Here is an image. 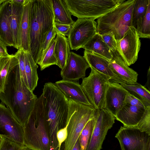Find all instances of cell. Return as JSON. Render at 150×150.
Segmentation results:
<instances>
[{
    "label": "cell",
    "instance_id": "f1b7e54d",
    "mask_svg": "<svg viewBox=\"0 0 150 150\" xmlns=\"http://www.w3.org/2000/svg\"><path fill=\"white\" fill-rule=\"evenodd\" d=\"M56 42V36L52 40L48 47L37 62V64L40 66L41 70L52 65H57V60L54 53Z\"/></svg>",
    "mask_w": 150,
    "mask_h": 150
},
{
    "label": "cell",
    "instance_id": "e575fe53",
    "mask_svg": "<svg viewBox=\"0 0 150 150\" xmlns=\"http://www.w3.org/2000/svg\"><path fill=\"white\" fill-rule=\"evenodd\" d=\"M24 51L19 49L14 54L18 60L21 76L24 83L28 87L27 82L25 70Z\"/></svg>",
    "mask_w": 150,
    "mask_h": 150
},
{
    "label": "cell",
    "instance_id": "f546056e",
    "mask_svg": "<svg viewBox=\"0 0 150 150\" xmlns=\"http://www.w3.org/2000/svg\"><path fill=\"white\" fill-rule=\"evenodd\" d=\"M136 29L139 38H150V2L149 3L145 16L137 21Z\"/></svg>",
    "mask_w": 150,
    "mask_h": 150
},
{
    "label": "cell",
    "instance_id": "bcb514c9",
    "mask_svg": "<svg viewBox=\"0 0 150 150\" xmlns=\"http://www.w3.org/2000/svg\"><path fill=\"white\" fill-rule=\"evenodd\" d=\"M2 139V137L0 135V145Z\"/></svg>",
    "mask_w": 150,
    "mask_h": 150
},
{
    "label": "cell",
    "instance_id": "7c38bea8",
    "mask_svg": "<svg viewBox=\"0 0 150 150\" xmlns=\"http://www.w3.org/2000/svg\"><path fill=\"white\" fill-rule=\"evenodd\" d=\"M4 104L0 103V135L24 145L23 126Z\"/></svg>",
    "mask_w": 150,
    "mask_h": 150
},
{
    "label": "cell",
    "instance_id": "7bdbcfd3",
    "mask_svg": "<svg viewBox=\"0 0 150 150\" xmlns=\"http://www.w3.org/2000/svg\"><path fill=\"white\" fill-rule=\"evenodd\" d=\"M72 150H81L80 142V137L78 138Z\"/></svg>",
    "mask_w": 150,
    "mask_h": 150
},
{
    "label": "cell",
    "instance_id": "8fae6325",
    "mask_svg": "<svg viewBox=\"0 0 150 150\" xmlns=\"http://www.w3.org/2000/svg\"><path fill=\"white\" fill-rule=\"evenodd\" d=\"M96 113L95 124L85 150H100L108 130L115 123V117L105 109L96 110Z\"/></svg>",
    "mask_w": 150,
    "mask_h": 150
},
{
    "label": "cell",
    "instance_id": "d6a6232c",
    "mask_svg": "<svg viewBox=\"0 0 150 150\" xmlns=\"http://www.w3.org/2000/svg\"><path fill=\"white\" fill-rule=\"evenodd\" d=\"M0 150H29L24 145L18 143L8 138L2 137Z\"/></svg>",
    "mask_w": 150,
    "mask_h": 150
},
{
    "label": "cell",
    "instance_id": "6da1fadb",
    "mask_svg": "<svg viewBox=\"0 0 150 150\" xmlns=\"http://www.w3.org/2000/svg\"><path fill=\"white\" fill-rule=\"evenodd\" d=\"M38 99L21 75L18 64L10 73L0 100L23 126L26 123Z\"/></svg>",
    "mask_w": 150,
    "mask_h": 150
},
{
    "label": "cell",
    "instance_id": "3957f363",
    "mask_svg": "<svg viewBox=\"0 0 150 150\" xmlns=\"http://www.w3.org/2000/svg\"><path fill=\"white\" fill-rule=\"evenodd\" d=\"M54 22L52 0H30L29 52L37 64L42 45Z\"/></svg>",
    "mask_w": 150,
    "mask_h": 150
},
{
    "label": "cell",
    "instance_id": "83f0119b",
    "mask_svg": "<svg viewBox=\"0 0 150 150\" xmlns=\"http://www.w3.org/2000/svg\"><path fill=\"white\" fill-rule=\"evenodd\" d=\"M131 95L139 100L146 107L150 106V92L140 83L122 85Z\"/></svg>",
    "mask_w": 150,
    "mask_h": 150
},
{
    "label": "cell",
    "instance_id": "e0dca14e",
    "mask_svg": "<svg viewBox=\"0 0 150 150\" xmlns=\"http://www.w3.org/2000/svg\"><path fill=\"white\" fill-rule=\"evenodd\" d=\"M83 56L91 68L107 77L110 83H116L121 85L125 84L109 67V60L86 50L84 51Z\"/></svg>",
    "mask_w": 150,
    "mask_h": 150
},
{
    "label": "cell",
    "instance_id": "ee69618b",
    "mask_svg": "<svg viewBox=\"0 0 150 150\" xmlns=\"http://www.w3.org/2000/svg\"><path fill=\"white\" fill-rule=\"evenodd\" d=\"M28 0H13V1L18 4L24 5L27 1Z\"/></svg>",
    "mask_w": 150,
    "mask_h": 150
},
{
    "label": "cell",
    "instance_id": "b9f144b4",
    "mask_svg": "<svg viewBox=\"0 0 150 150\" xmlns=\"http://www.w3.org/2000/svg\"><path fill=\"white\" fill-rule=\"evenodd\" d=\"M147 81L144 86L146 88L150 91V67H149L147 73Z\"/></svg>",
    "mask_w": 150,
    "mask_h": 150
},
{
    "label": "cell",
    "instance_id": "2e32d148",
    "mask_svg": "<svg viewBox=\"0 0 150 150\" xmlns=\"http://www.w3.org/2000/svg\"><path fill=\"white\" fill-rule=\"evenodd\" d=\"M111 51L112 58L109 61L108 64L110 69L125 84L137 83V73L126 64L117 50Z\"/></svg>",
    "mask_w": 150,
    "mask_h": 150
},
{
    "label": "cell",
    "instance_id": "d6986e66",
    "mask_svg": "<svg viewBox=\"0 0 150 150\" xmlns=\"http://www.w3.org/2000/svg\"><path fill=\"white\" fill-rule=\"evenodd\" d=\"M11 0H7L0 5V40L7 46H14L10 25Z\"/></svg>",
    "mask_w": 150,
    "mask_h": 150
},
{
    "label": "cell",
    "instance_id": "5b68a950",
    "mask_svg": "<svg viewBox=\"0 0 150 150\" xmlns=\"http://www.w3.org/2000/svg\"><path fill=\"white\" fill-rule=\"evenodd\" d=\"M135 0H125L115 9L97 19V33L112 32L117 42L132 26L133 9Z\"/></svg>",
    "mask_w": 150,
    "mask_h": 150
},
{
    "label": "cell",
    "instance_id": "8d00e7d4",
    "mask_svg": "<svg viewBox=\"0 0 150 150\" xmlns=\"http://www.w3.org/2000/svg\"><path fill=\"white\" fill-rule=\"evenodd\" d=\"M57 33V32L53 26L47 35L45 41L42 45L39 53L38 62L48 47L52 40L56 36Z\"/></svg>",
    "mask_w": 150,
    "mask_h": 150
},
{
    "label": "cell",
    "instance_id": "484cf974",
    "mask_svg": "<svg viewBox=\"0 0 150 150\" xmlns=\"http://www.w3.org/2000/svg\"><path fill=\"white\" fill-rule=\"evenodd\" d=\"M24 54L25 73L28 87L33 92L37 86L38 80L37 72L38 66L29 52L24 51Z\"/></svg>",
    "mask_w": 150,
    "mask_h": 150
},
{
    "label": "cell",
    "instance_id": "4dcf8cb0",
    "mask_svg": "<svg viewBox=\"0 0 150 150\" xmlns=\"http://www.w3.org/2000/svg\"><path fill=\"white\" fill-rule=\"evenodd\" d=\"M96 119V110L93 117L86 124L80 134V142L81 150H85L90 140Z\"/></svg>",
    "mask_w": 150,
    "mask_h": 150
},
{
    "label": "cell",
    "instance_id": "9c48e42d",
    "mask_svg": "<svg viewBox=\"0 0 150 150\" xmlns=\"http://www.w3.org/2000/svg\"><path fill=\"white\" fill-rule=\"evenodd\" d=\"M93 18L78 19L72 25L68 36L70 47L77 50L97 33V22Z\"/></svg>",
    "mask_w": 150,
    "mask_h": 150
},
{
    "label": "cell",
    "instance_id": "5bb4252c",
    "mask_svg": "<svg viewBox=\"0 0 150 150\" xmlns=\"http://www.w3.org/2000/svg\"><path fill=\"white\" fill-rule=\"evenodd\" d=\"M89 68L83 56L70 52L66 66L61 70V75L63 80L76 81L85 77L86 70Z\"/></svg>",
    "mask_w": 150,
    "mask_h": 150
},
{
    "label": "cell",
    "instance_id": "4fadbf2b",
    "mask_svg": "<svg viewBox=\"0 0 150 150\" xmlns=\"http://www.w3.org/2000/svg\"><path fill=\"white\" fill-rule=\"evenodd\" d=\"M139 38L136 29L131 26L117 42V50L128 66L134 64L138 59L141 46Z\"/></svg>",
    "mask_w": 150,
    "mask_h": 150
},
{
    "label": "cell",
    "instance_id": "7a4b0ae2",
    "mask_svg": "<svg viewBox=\"0 0 150 150\" xmlns=\"http://www.w3.org/2000/svg\"><path fill=\"white\" fill-rule=\"evenodd\" d=\"M49 129L51 150H58L57 134L67 123L68 100L55 83H45L41 95Z\"/></svg>",
    "mask_w": 150,
    "mask_h": 150
},
{
    "label": "cell",
    "instance_id": "d4e9b609",
    "mask_svg": "<svg viewBox=\"0 0 150 150\" xmlns=\"http://www.w3.org/2000/svg\"><path fill=\"white\" fill-rule=\"evenodd\" d=\"M18 64L15 54L2 55L0 57V93L4 92L10 73Z\"/></svg>",
    "mask_w": 150,
    "mask_h": 150
},
{
    "label": "cell",
    "instance_id": "1f68e13d",
    "mask_svg": "<svg viewBox=\"0 0 150 150\" xmlns=\"http://www.w3.org/2000/svg\"><path fill=\"white\" fill-rule=\"evenodd\" d=\"M150 2V0H135L132 16V26L135 28L138 20L145 15Z\"/></svg>",
    "mask_w": 150,
    "mask_h": 150
},
{
    "label": "cell",
    "instance_id": "ba28073f",
    "mask_svg": "<svg viewBox=\"0 0 150 150\" xmlns=\"http://www.w3.org/2000/svg\"><path fill=\"white\" fill-rule=\"evenodd\" d=\"M109 79L91 68L89 75L82 79L81 87L89 101L96 110L104 108Z\"/></svg>",
    "mask_w": 150,
    "mask_h": 150
},
{
    "label": "cell",
    "instance_id": "f6af8a7d",
    "mask_svg": "<svg viewBox=\"0 0 150 150\" xmlns=\"http://www.w3.org/2000/svg\"><path fill=\"white\" fill-rule=\"evenodd\" d=\"M7 0H0V5L4 2L6 1Z\"/></svg>",
    "mask_w": 150,
    "mask_h": 150
},
{
    "label": "cell",
    "instance_id": "ac0fdd59",
    "mask_svg": "<svg viewBox=\"0 0 150 150\" xmlns=\"http://www.w3.org/2000/svg\"><path fill=\"white\" fill-rule=\"evenodd\" d=\"M55 84L68 100L92 106L78 82L62 79L56 82Z\"/></svg>",
    "mask_w": 150,
    "mask_h": 150
},
{
    "label": "cell",
    "instance_id": "9a60e30c",
    "mask_svg": "<svg viewBox=\"0 0 150 150\" xmlns=\"http://www.w3.org/2000/svg\"><path fill=\"white\" fill-rule=\"evenodd\" d=\"M128 93L120 84L109 82L106 92L104 108L115 117L125 104V98Z\"/></svg>",
    "mask_w": 150,
    "mask_h": 150
},
{
    "label": "cell",
    "instance_id": "52a82bcc",
    "mask_svg": "<svg viewBox=\"0 0 150 150\" xmlns=\"http://www.w3.org/2000/svg\"><path fill=\"white\" fill-rule=\"evenodd\" d=\"M71 15L78 19H98L110 12L125 0H64Z\"/></svg>",
    "mask_w": 150,
    "mask_h": 150
},
{
    "label": "cell",
    "instance_id": "4316f807",
    "mask_svg": "<svg viewBox=\"0 0 150 150\" xmlns=\"http://www.w3.org/2000/svg\"><path fill=\"white\" fill-rule=\"evenodd\" d=\"M52 0L54 22L72 25L74 21L71 18V14L67 8L64 0Z\"/></svg>",
    "mask_w": 150,
    "mask_h": 150
},
{
    "label": "cell",
    "instance_id": "603a6c76",
    "mask_svg": "<svg viewBox=\"0 0 150 150\" xmlns=\"http://www.w3.org/2000/svg\"><path fill=\"white\" fill-rule=\"evenodd\" d=\"M11 0V10L10 17V28L13 40V47L18 50L19 49V30L25 4L22 5L18 4L14 2L13 0Z\"/></svg>",
    "mask_w": 150,
    "mask_h": 150
},
{
    "label": "cell",
    "instance_id": "7dc6e473",
    "mask_svg": "<svg viewBox=\"0 0 150 150\" xmlns=\"http://www.w3.org/2000/svg\"><path fill=\"white\" fill-rule=\"evenodd\" d=\"M1 55H1V54H0V56H1Z\"/></svg>",
    "mask_w": 150,
    "mask_h": 150
},
{
    "label": "cell",
    "instance_id": "836d02e7",
    "mask_svg": "<svg viewBox=\"0 0 150 150\" xmlns=\"http://www.w3.org/2000/svg\"><path fill=\"white\" fill-rule=\"evenodd\" d=\"M136 127L141 131L150 135V106L145 107L144 112Z\"/></svg>",
    "mask_w": 150,
    "mask_h": 150
},
{
    "label": "cell",
    "instance_id": "7402d4cb",
    "mask_svg": "<svg viewBox=\"0 0 150 150\" xmlns=\"http://www.w3.org/2000/svg\"><path fill=\"white\" fill-rule=\"evenodd\" d=\"M88 52L101 56L110 61L112 58L111 51L101 35L97 33L83 47Z\"/></svg>",
    "mask_w": 150,
    "mask_h": 150
},
{
    "label": "cell",
    "instance_id": "d590c367",
    "mask_svg": "<svg viewBox=\"0 0 150 150\" xmlns=\"http://www.w3.org/2000/svg\"><path fill=\"white\" fill-rule=\"evenodd\" d=\"M101 35L110 51L114 52L118 50V43L112 32H109Z\"/></svg>",
    "mask_w": 150,
    "mask_h": 150
},
{
    "label": "cell",
    "instance_id": "ffe728a7",
    "mask_svg": "<svg viewBox=\"0 0 150 150\" xmlns=\"http://www.w3.org/2000/svg\"><path fill=\"white\" fill-rule=\"evenodd\" d=\"M145 107L131 105L125 104L118 111L115 119L123 125L124 126H136L141 119Z\"/></svg>",
    "mask_w": 150,
    "mask_h": 150
},
{
    "label": "cell",
    "instance_id": "60d3db41",
    "mask_svg": "<svg viewBox=\"0 0 150 150\" xmlns=\"http://www.w3.org/2000/svg\"><path fill=\"white\" fill-rule=\"evenodd\" d=\"M0 54L2 55H8L7 46L0 40Z\"/></svg>",
    "mask_w": 150,
    "mask_h": 150
},
{
    "label": "cell",
    "instance_id": "ab89813d",
    "mask_svg": "<svg viewBox=\"0 0 150 150\" xmlns=\"http://www.w3.org/2000/svg\"><path fill=\"white\" fill-rule=\"evenodd\" d=\"M67 136V125L64 128L60 129L57 134V140L59 149L60 150L62 143L65 142Z\"/></svg>",
    "mask_w": 150,
    "mask_h": 150
},
{
    "label": "cell",
    "instance_id": "8992f818",
    "mask_svg": "<svg viewBox=\"0 0 150 150\" xmlns=\"http://www.w3.org/2000/svg\"><path fill=\"white\" fill-rule=\"evenodd\" d=\"M96 109L93 106L68 100L67 137L64 150H72L87 122L94 116Z\"/></svg>",
    "mask_w": 150,
    "mask_h": 150
},
{
    "label": "cell",
    "instance_id": "74e56055",
    "mask_svg": "<svg viewBox=\"0 0 150 150\" xmlns=\"http://www.w3.org/2000/svg\"><path fill=\"white\" fill-rule=\"evenodd\" d=\"M72 25L54 22L53 27L57 32L65 36H68Z\"/></svg>",
    "mask_w": 150,
    "mask_h": 150
},
{
    "label": "cell",
    "instance_id": "44dd1931",
    "mask_svg": "<svg viewBox=\"0 0 150 150\" xmlns=\"http://www.w3.org/2000/svg\"><path fill=\"white\" fill-rule=\"evenodd\" d=\"M30 0H28L24 6L23 11L18 34L19 49L29 52V13Z\"/></svg>",
    "mask_w": 150,
    "mask_h": 150
},
{
    "label": "cell",
    "instance_id": "f35d334b",
    "mask_svg": "<svg viewBox=\"0 0 150 150\" xmlns=\"http://www.w3.org/2000/svg\"><path fill=\"white\" fill-rule=\"evenodd\" d=\"M125 103L132 106L145 107L139 100L128 92L126 97Z\"/></svg>",
    "mask_w": 150,
    "mask_h": 150
},
{
    "label": "cell",
    "instance_id": "c3c4849f",
    "mask_svg": "<svg viewBox=\"0 0 150 150\" xmlns=\"http://www.w3.org/2000/svg\"></svg>",
    "mask_w": 150,
    "mask_h": 150
},
{
    "label": "cell",
    "instance_id": "cb8c5ba5",
    "mask_svg": "<svg viewBox=\"0 0 150 150\" xmlns=\"http://www.w3.org/2000/svg\"><path fill=\"white\" fill-rule=\"evenodd\" d=\"M70 52L67 38L57 32L54 53L57 62V65L62 70L65 67Z\"/></svg>",
    "mask_w": 150,
    "mask_h": 150
},
{
    "label": "cell",
    "instance_id": "277c9868",
    "mask_svg": "<svg viewBox=\"0 0 150 150\" xmlns=\"http://www.w3.org/2000/svg\"><path fill=\"white\" fill-rule=\"evenodd\" d=\"M24 127V145L29 150H51V142L42 97L36 100Z\"/></svg>",
    "mask_w": 150,
    "mask_h": 150
},
{
    "label": "cell",
    "instance_id": "30bf717a",
    "mask_svg": "<svg viewBox=\"0 0 150 150\" xmlns=\"http://www.w3.org/2000/svg\"><path fill=\"white\" fill-rule=\"evenodd\" d=\"M115 137L122 150H150V135L136 126H121Z\"/></svg>",
    "mask_w": 150,
    "mask_h": 150
}]
</instances>
